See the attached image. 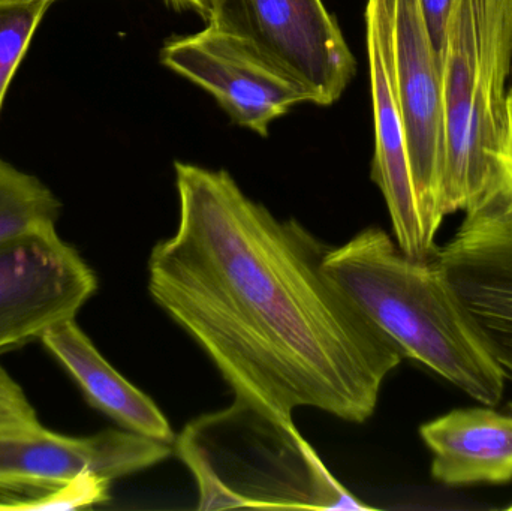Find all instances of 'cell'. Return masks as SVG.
<instances>
[{"label": "cell", "instance_id": "obj_1", "mask_svg": "<svg viewBox=\"0 0 512 511\" xmlns=\"http://www.w3.org/2000/svg\"><path fill=\"white\" fill-rule=\"evenodd\" d=\"M179 224L149 257V293L236 401L292 425L297 408L364 423L405 359L324 272L328 246L277 219L225 170L176 162Z\"/></svg>", "mask_w": 512, "mask_h": 511}, {"label": "cell", "instance_id": "obj_2", "mask_svg": "<svg viewBox=\"0 0 512 511\" xmlns=\"http://www.w3.org/2000/svg\"><path fill=\"white\" fill-rule=\"evenodd\" d=\"M324 272L363 314L415 360L483 405L504 398L505 377L460 302L438 255L409 257L378 227L328 248Z\"/></svg>", "mask_w": 512, "mask_h": 511}, {"label": "cell", "instance_id": "obj_3", "mask_svg": "<svg viewBox=\"0 0 512 511\" xmlns=\"http://www.w3.org/2000/svg\"><path fill=\"white\" fill-rule=\"evenodd\" d=\"M174 452L197 482L200 510H372L328 471L294 423L236 399L192 420Z\"/></svg>", "mask_w": 512, "mask_h": 511}, {"label": "cell", "instance_id": "obj_4", "mask_svg": "<svg viewBox=\"0 0 512 511\" xmlns=\"http://www.w3.org/2000/svg\"><path fill=\"white\" fill-rule=\"evenodd\" d=\"M512 0H454L442 59L447 117L445 216L489 188L507 141Z\"/></svg>", "mask_w": 512, "mask_h": 511}, {"label": "cell", "instance_id": "obj_5", "mask_svg": "<svg viewBox=\"0 0 512 511\" xmlns=\"http://www.w3.org/2000/svg\"><path fill=\"white\" fill-rule=\"evenodd\" d=\"M207 23L237 36L331 105L357 71L336 18L322 0H213Z\"/></svg>", "mask_w": 512, "mask_h": 511}, {"label": "cell", "instance_id": "obj_6", "mask_svg": "<svg viewBox=\"0 0 512 511\" xmlns=\"http://www.w3.org/2000/svg\"><path fill=\"white\" fill-rule=\"evenodd\" d=\"M465 213L438 260L505 380L512 381V192L493 179Z\"/></svg>", "mask_w": 512, "mask_h": 511}, {"label": "cell", "instance_id": "obj_7", "mask_svg": "<svg viewBox=\"0 0 512 511\" xmlns=\"http://www.w3.org/2000/svg\"><path fill=\"white\" fill-rule=\"evenodd\" d=\"M96 290L95 270L57 227L0 240V353L75 320Z\"/></svg>", "mask_w": 512, "mask_h": 511}, {"label": "cell", "instance_id": "obj_8", "mask_svg": "<svg viewBox=\"0 0 512 511\" xmlns=\"http://www.w3.org/2000/svg\"><path fill=\"white\" fill-rule=\"evenodd\" d=\"M396 90L409 164L427 230L438 236L445 219L447 117L442 72L418 0H391Z\"/></svg>", "mask_w": 512, "mask_h": 511}, {"label": "cell", "instance_id": "obj_9", "mask_svg": "<svg viewBox=\"0 0 512 511\" xmlns=\"http://www.w3.org/2000/svg\"><path fill=\"white\" fill-rule=\"evenodd\" d=\"M162 65L209 92L234 122L267 137L274 120L312 93L268 62L251 45L215 24L194 35L170 39Z\"/></svg>", "mask_w": 512, "mask_h": 511}, {"label": "cell", "instance_id": "obj_10", "mask_svg": "<svg viewBox=\"0 0 512 511\" xmlns=\"http://www.w3.org/2000/svg\"><path fill=\"white\" fill-rule=\"evenodd\" d=\"M173 453L174 444L126 429L81 438L48 429L27 437L0 435V498L9 510L12 503L53 494L84 474L116 480L155 467Z\"/></svg>", "mask_w": 512, "mask_h": 511}, {"label": "cell", "instance_id": "obj_11", "mask_svg": "<svg viewBox=\"0 0 512 511\" xmlns=\"http://www.w3.org/2000/svg\"><path fill=\"white\" fill-rule=\"evenodd\" d=\"M366 41L375 120L372 180L381 189L397 245L412 258L438 255L418 206L396 90L391 0H367Z\"/></svg>", "mask_w": 512, "mask_h": 511}, {"label": "cell", "instance_id": "obj_12", "mask_svg": "<svg viewBox=\"0 0 512 511\" xmlns=\"http://www.w3.org/2000/svg\"><path fill=\"white\" fill-rule=\"evenodd\" d=\"M433 479L447 486L512 480V404L453 410L420 428Z\"/></svg>", "mask_w": 512, "mask_h": 511}, {"label": "cell", "instance_id": "obj_13", "mask_svg": "<svg viewBox=\"0 0 512 511\" xmlns=\"http://www.w3.org/2000/svg\"><path fill=\"white\" fill-rule=\"evenodd\" d=\"M39 341L77 383L93 408L126 431L174 444L176 434L155 401L105 360L77 321L57 324Z\"/></svg>", "mask_w": 512, "mask_h": 511}, {"label": "cell", "instance_id": "obj_14", "mask_svg": "<svg viewBox=\"0 0 512 511\" xmlns=\"http://www.w3.org/2000/svg\"><path fill=\"white\" fill-rule=\"evenodd\" d=\"M62 203L45 183L0 158V240L57 227Z\"/></svg>", "mask_w": 512, "mask_h": 511}, {"label": "cell", "instance_id": "obj_15", "mask_svg": "<svg viewBox=\"0 0 512 511\" xmlns=\"http://www.w3.org/2000/svg\"><path fill=\"white\" fill-rule=\"evenodd\" d=\"M54 0H0V111L30 42Z\"/></svg>", "mask_w": 512, "mask_h": 511}, {"label": "cell", "instance_id": "obj_16", "mask_svg": "<svg viewBox=\"0 0 512 511\" xmlns=\"http://www.w3.org/2000/svg\"><path fill=\"white\" fill-rule=\"evenodd\" d=\"M113 480L107 477L84 474L69 482L53 494L36 500L17 501L9 506V510H77L89 509L110 500V489Z\"/></svg>", "mask_w": 512, "mask_h": 511}, {"label": "cell", "instance_id": "obj_17", "mask_svg": "<svg viewBox=\"0 0 512 511\" xmlns=\"http://www.w3.org/2000/svg\"><path fill=\"white\" fill-rule=\"evenodd\" d=\"M45 429L23 387L0 366V435L27 437Z\"/></svg>", "mask_w": 512, "mask_h": 511}, {"label": "cell", "instance_id": "obj_18", "mask_svg": "<svg viewBox=\"0 0 512 511\" xmlns=\"http://www.w3.org/2000/svg\"><path fill=\"white\" fill-rule=\"evenodd\" d=\"M418 3H420L421 15H423L424 24L429 33L433 53H435L442 72L448 21H450L454 0H418Z\"/></svg>", "mask_w": 512, "mask_h": 511}, {"label": "cell", "instance_id": "obj_19", "mask_svg": "<svg viewBox=\"0 0 512 511\" xmlns=\"http://www.w3.org/2000/svg\"><path fill=\"white\" fill-rule=\"evenodd\" d=\"M507 117V141H505L504 152H502L501 158H499L495 177L501 179L512 192V84L507 93Z\"/></svg>", "mask_w": 512, "mask_h": 511}, {"label": "cell", "instance_id": "obj_20", "mask_svg": "<svg viewBox=\"0 0 512 511\" xmlns=\"http://www.w3.org/2000/svg\"><path fill=\"white\" fill-rule=\"evenodd\" d=\"M165 2L177 11L197 12L206 23L212 15L213 0H165Z\"/></svg>", "mask_w": 512, "mask_h": 511}, {"label": "cell", "instance_id": "obj_21", "mask_svg": "<svg viewBox=\"0 0 512 511\" xmlns=\"http://www.w3.org/2000/svg\"><path fill=\"white\" fill-rule=\"evenodd\" d=\"M510 83L512 84V71H511V81H510ZM511 84H510V86H511Z\"/></svg>", "mask_w": 512, "mask_h": 511}, {"label": "cell", "instance_id": "obj_22", "mask_svg": "<svg viewBox=\"0 0 512 511\" xmlns=\"http://www.w3.org/2000/svg\"><path fill=\"white\" fill-rule=\"evenodd\" d=\"M508 510H512V504H511V506H510V507H508Z\"/></svg>", "mask_w": 512, "mask_h": 511}, {"label": "cell", "instance_id": "obj_23", "mask_svg": "<svg viewBox=\"0 0 512 511\" xmlns=\"http://www.w3.org/2000/svg\"><path fill=\"white\" fill-rule=\"evenodd\" d=\"M0 510H2V503H0Z\"/></svg>", "mask_w": 512, "mask_h": 511}, {"label": "cell", "instance_id": "obj_24", "mask_svg": "<svg viewBox=\"0 0 512 511\" xmlns=\"http://www.w3.org/2000/svg\"><path fill=\"white\" fill-rule=\"evenodd\" d=\"M54 2H57V0H54Z\"/></svg>", "mask_w": 512, "mask_h": 511}]
</instances>
